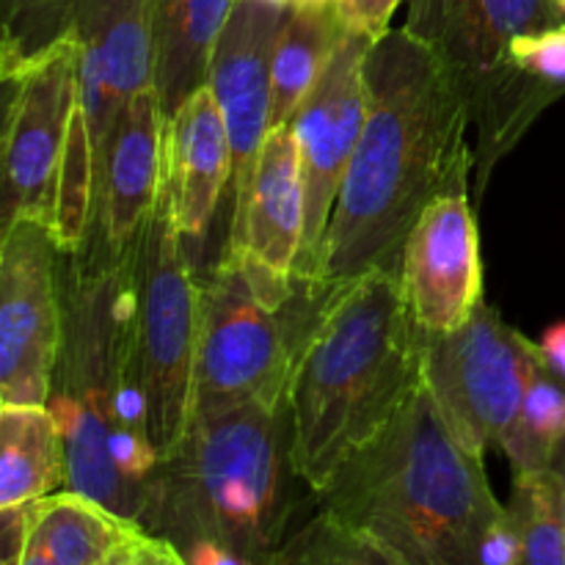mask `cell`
I'll return each mask as SVG.
<instances>
[{
    "label": "cell",
    "instance_id": "f546056e",
    "mask_svg": "<svg viewBox=\"0 0 565 565\" xmlns=\"http://www.w3.org/2000/svg\"><path fill=\"white\" fill-rule=\"evenodd\" d=\"M36 505L39 500L0 508V565H20L31 539Z\"/></svg>",
    "mask_w": 565,
    "mask_h": 565
},
{
    "label": "cell",
    "instance_id": "2e32d148",
    "mask_svg": "<svg viewBox=\"0 0 565 565\" xmlns=\"http://www.w3.org/2000/svg\"><path fill=\"white\" fill-rule=\"evenodd\" d=\"M303 246V177L290 125L270 127L230 226V252L274 285H296Z\"/></svg>",
    "mask_w": 565,
    "mask_h": 565
},
{
    "label": "cell",
    "instance_id": "8d00e7d4",
    "mask_svg": "<svg viewBox=\"0 0 565 565\" xmlns=\"http://www.w3.org/2000/svg\"><path fill=\"white\" fill-rule=\"evenodd\" d=\"M561 6H563V3H561Z\"/></svg>",
    "mask_w": 565,
    "mask_h": 565
},
{
    "label": "cell",
    "instance_id": "30bf717a",
    "mask_svg": "<svg viewBox=\"0 0 565 565\" xmlns=\"http://www.w3.org/2000/svg\"><path fill=\"white\" fill-rule=\"evenodd\" d=\"M6 83L0 143V230L36 218L53 230L55 193L81 105V47L66 36Z\"/></svg>",
    "mask_w": 565,
    "mask_h": 565
},
{
    "label": "cell",
    "instance_id": "d6a6232c",
    "mask_svg": "<svg viewBox=\"0 0 565 565\" xmlns=\"http://www.w3.org/2000/svg\"><path fill=\"white\" fill-rule=\"evenodd\" d=\"M552 472L557 475V483H561V511H563V530H565V447H563L561 456H557Z\"/></svg>",
    "mask_w": 565,
    "mask_h": 565
},
{
    "label": "cell",
    "instance_id": "484cf974",
    "mask_svg": "<svg viewBox=\"0 0 565 565\" xmlns=\"http://www.w3.org/2000/svg\"><path fill=\"white\" fill-rule=\"evenodd\" d=\"M270 565H395L384 552L326 511L287 535Z\"/></svg>",
    "mask_w": 565,
    "mask_h": 565
},
{
    "label": "cell",
    "instance_id": "cb8c5ba5",
    "mask_svg": "<svg viewBox=\"0 0 565 565\" xmlns=\"http://www.w3.org/2000/svg\"><path fill=\"white\" fill-rule=\"evenodd\" d=\"M508 505L519 522V550L511 565H565L557 475H513V494Z\"/></svg>",
    "mask_w": 565,
    "mask_h": 565
},
{
    "label": "cell",
    "instance_id": "d6986e66",
    "mask_svg": "<svg viewBox=\"0 0 565 565\" xmlns=\"http://www.w3.org/2000/svg\"><path fill=\"white\" fill-rule=\"evenodd\" d=\"M235 0H152L154 88L166 121L207 86L210 61Z\"/></svg>",
    "mask_w": 565,
    "mask_h": 565
},
{
    "label": "cell",
    "instance_id": "4dcf8cb0",
    "mask_svg": "<svg viewBox=\"0 0 565 565\" xmlns=\"http://www.w3.org/2000/svg\"><path fill=\"white\" fill-rule=\"evenodd\" d=\"M174 546L182 552L188 565H270V561H254V557L241 555L230 546L213 544V541H185V544Z\"/></svg>",
    "mask_w": 565,
    "mask_h": 565
},
{
    "label": "cell",
    "instance_id": "4fadbf2b",
    "mask_svg": "<svg viewBox=\"0 0 565 565\" xmlns=\"http://www.w3.org/2000/svg\"><path fill=\"white\" fill-rule=\"evenodd\" d=\"M406 307L425 334H447L483 303V259L469 193L441 196L408 232L397 265Z\"/></svg>",
    "mask_w": 565,
    "mask_h": 565
},
{
    "label": "cell",
    "instance_id": "8992f818",
    "mask_svg": "<svg viewBox=\"0 0 565 565\" xmlns=\"http://www.w3.org/2000/svg\"><path fill=\"white\" fill-rule=\"evenodd\" d=\"M318 301L301 281H265L232 254L199 276L193 417L248 403L285 406L296 348Z\"/></svg>",
    "mask_w": 565,
    "mask_h": 565
},
{
    "label": "cell",
    "instance_id": "3957f363",
    "mask_svg": "<svg viewBox=\"0 0 565 565\" xmlns=\"http://www.w3.org/2000/svg\"><path fill=\"white\" fill-rule=\"evenodd\" d=\"M64 334L47 406L66 441V491L136 522L158 456L149 447L132 373L136 243L110 252L103 237L61 257Z\"/></svg>",
    "mask_w": 565,
    "mask_h": 565
},
{
    "label": "cell",
    "instance_id": "d590c367",
    "mask_svg": "<svg viewBox=\"0 0 565 565\" xmlns=\"http://www.w3.org/2000/svg\"><path fill=\"white\" fill-rule=\"evenodd\" d=\"M561 3H563V9H565V0H561Z\"/></svg>",
    "mask_w": 565,
    "mask_h": 565
},
{
    "label": "cell",
    "instance_id": "5bb4252c",
    "mask_svg": "<svg viewBox=\"0 0 565 565\" xmlns=\"http://www.w3.org/2000/svg\"><path fill=\"white\" fill-rule=\"evenodd\" d=\"M70 33L81 47V105L92 132L99 193L121 110L132 94L154 86L152 0H75Z\"/></svg>",
    "mask_w": 565,
    "mask_h": 565
},
{
    "label": "cell",
    "instance_id": "5b68a950",
    "mask_svg": "<svg viewBox=\"0 0 565 565\" xmlns=\"http://www.w3.org/2000/svg\"><path fill=\"white\" fill-rule=\"evenodd\" d=\"M296 483L287 408L248 403L191 419L154 467L138 524L171 544L213 541L270 561L290 535Z\"/></svg>",
    "mask_w": 565,
    "mask_h": 565
},
{
    "label": "cell",
    "instance_id": "6da1fadb",
    "mask_svg": "<svg viewBox=\"0 0 565 565\" xmlns=\"http://www.w3.org/2000/svg\"><path fill=\"white\" fill-rule=\"evenodd\" d=\"M364 83L367 116L331 215L318 292L370 270L397 276L419 215L467 193L475 169L467 99L428 44L392 28L370 47Z\"/></svg>",
    "mask_w": 565,
    "mask_h": 565
},
{
    "label": "cell",
    "instance_id": "83f0119b",
    "mask_svg": "<svg viewBox=\"0 0 565 565\" xmlns=\"http://www.w3.org/2000/svg\"><path fill=\"white\" fill-rule=\"evenodd\" d=\"M103 565H188V561L171 541L136 524Z\"/></svg>",
    "mask_w": 565,
    "mask_h": 565
},
{
    "label": "cell",
    "instance_id": "e575fe53",
    "mask_svg": "<svg viewBox=\"0 0 565 565\" xmlns=\"http://www.w3.org/2000/svg\"><path fill=\"white\" fill-rule=\"evenodd\" d=\"M268 3H274V6H292V0H268Z\"/></svg>",
    "mask_w": 565,
    "mask_h": 565
},
{
    "label": "cell",
    "instance_id": "e0dca14e",
    "mask_svg": "<svg viewBox=\"0 0 565 565\" xmlns=\"http://www.w3.org/2000/svg\"><path fill=\"white\" fill-rule=\"evenodd\" d=\"M166 180V116L154 86L132 94L105 154L92 235L127 252L141 235Z\"/></svg>",
    "mask_w": 565,
    "mask_h": 565
},
{
    "label": "cell",
    "instance_id": "7a4b0ae2",
    "mask_svg": "<svg viewBox=\"0 0 565 565\" xmlns=\"http://www.w3.org/2000/svg\"><path fill=\"white\" fill-rule=\"evenodd\" d=\"M395 565H511L519 522L425 386L315 494Z\"/></svg>",
    "mask_w": 565,
    "mask_h": 565
},
{
    "label": "cell",
    "instance_id": "7c38bea8",
    "mask_svg": "<svg viewBox=\"0 0 565 565\" xmlns=\"http://www.w3.org/2000/svg\"><path fill=\"white\" fill-rule=\"evenodd\" d=\"M373 39L345 31L329 66L290 119L303 177V246L296 279L318 292L331 215L367 116V61ZM323 296V292H318Z\"/></svg>",
    "mask_w": 565,
    "mask_h": 565
},
{
    "label": "cell",
    "instance_id": "ac0fdd59",
    "mask_svg": "<svg viewBox=\"0 0 565 565\" xmlns=\"http://www.w3.org/2000/svg\"><path fill=\"white\" fill-rule=\"evenodd\" d=\"M230 180V132L213 88L202 86L166 121V182L185 243L204 241Z\"/></svg>",
    "mask_w": 565,
    "mask_h": 565
},
{
    "label": "cell",
    "instance_id": "9c48e42d",
    "mask_svg": "<svg viewBox=\"0 0 565 565\" xmlns=\"http://www.w3.org/2000/svg\"><path fill=\"white\" fill-rule=\"evenodd\" d=\"M539 364V342L486 301L461 329L423 331V386L452 434L480 456L502 447Z\"/></svg>",
    "mask_w": 565,
    "mask_h": 565
},
{
    "label": "cell",
    "instance_id": "603a6c76",
    "mask_svg": "<svg viewBox=\"0 0 565 565\" xmlns=\"http://www.w3.org/2000/svg\"><path fill=\"white\" fill-rule=\"evenodd\" d=\"M565 447V379L541 359L500 450L513 475L552 472Z\"/></svg>",
    "mask_w": 565,
    "mask_h": 565
},
{
    "label": "cell",
    "instance_id": "f1b7e54d",
    "mask_svg": "<svg viewBox=\"0 0 565 565\" xmlns=\"http://www.w3.org/2000/svg\"><path fill=\"white\" fill-rule=\"evenodd\" d=\"M401 3L406 0H337L334 9L345 31L379 42L392 31V17Z\"/></svg>",
    "mask_w": 565,
    "mask_h": 565
},
{
    "label": "cell",
    "instance_id": "8fae6325",
    "mask_svg": "<svg viewBox=\"0 0 565 565\" xmlns=\"http://www.w3.org/2000/svg\"><path fill=\"white\" fill-rule=\"evenodd\" d=\"M61 257L44 221L0 230V403L47 406L64 334Z\"/></svg>",
    "mask_w": 565,
    "mask_h": 565
},
{
    "label": "cell",
    "instance_id": "d4e9b609",
    "mask_svg": "<svg viewBox=\"0 0 565 565\" xmlns=\"http://www.w3.org/2000/svg\"><path fill=\"white\" fill-rule=\"evenodd\" d=\"M75 0H0V75H20L47 50L64 42Z\"/></svg>",
    "mask_w": 565,
    "mask_h": 565
},
{
    "label": "cell",
    "instance_id": "44dd1931",
    "mask_svg": "<svg viewBox=\"0 0 565 565\" xmlns=\"http://www.w3.org/2000/svg\"><path fill=\"white\" fill-rule=\"evenodd\" d=\"M132 527L136 522L64 489L39 500L20 565H103Z\"/></svg>",
    "mask_w": 565,
    "mask_h": 565
},
{
    "label": "cell",
    "instance_id": "52a82bcc",
    "mask_svg": "<svg viewBox=\"0 0 565 565\" xmlns=\"http://www.w3.org/2000/svg\"><path fill=\"white\" fill-rule=\"evenodd\" d=\"M563 22L561 0H408L403 28L428 44L467 99L480 191L533 127L519 97L513 42Z\"/></svg>",
    "mask_w": 565,
    "mask_h": 565
},
{
    "label": "cell",
    "instance_id": "ba28073f",
    "mask_svg": "<svg viewBox=\"0 0 565 565\" xmlns=\"http://www.w3.org/2000/svg\"><path fill=\"white\" fill-rule=\"evenodd\" d=\"M199 334V276L174 224L169 182L136 241L132 373L143 430L158 461L185 436L193 417Z\"/></svg>",
    "mask_w": 565,
    "mask_h": 565
},
{
    "label": "cell",
    "instance_id": "7402d4cb",
    "mask_svg": "<svg viewBox=\"0 0 565 565\" xmlns=\"http://www.w3.org/2000/svg\"><path fill=\"white\" fill-rule=\"evenodd\" d=\"M342 33L345 28L334 6L323 9L290 6L270 61V127L290 125L298 105L307 99L329 66Z\"/></svg>",
    "mask_w": 565,
    "mask_h": 565
},
{
    "label": "cell",
    "instance_id": "4316f807",
    "mask_svg": "<svg viewBox=\"0 0 565 565\" xmlns=\"http://www.w3.org/2000/svg\"><path fill=\"white\" fill-rule=\"evenodd\" d=\"M511 58L524 114L535 125L552 103L565 97V22L519 36Z\"/></svg>",
    "mask_w": 565,
    "mask_h": 565
},
{
    "label": "cell",
    "instance_id": "277c9868",
    "mask_svg": "<svg viewBox=\"0 0 565 565\" xmlns=\"http://www.w3.org/2000/svg\"><path fill=\"white\" fill-rule=\"evenodd\" d=\"M423 386V329L397 276L370 270L320 296L292 359L290 458L309 494L367 447Z\"/></svg>",
    "mask_w": 565,
    "mask_h": 565
},
{
    "label": "cell",
    "instance_id": "9a60e30c",
    "mask_svg": "<svg viewBox=\"0 0 565 565\" xmlns=\"http://www.w3.org/2000/svg\"><path fill=\"white\" fill-rule=\"evenodd\" d=\"M287 14L290 6L235 0L210 61L207 86L218 99L230 132L235 199L246 188L270 130V61Z\"/></svg>",
    "mask_w": 565,
    "mask_h": 565
},
{
    "label": "cell",
    "instance_id": "ffe728a7",
    "mask_svg": "<svg viewBox=\"0 0 565 565\" xmlns=\"http://www.w3.org/2000/svg\"><path fill=\"white\" fill-rule=\"evenodd\" d=\"M66 483V441L53 408L0 403V508L44 500Z\"/></svg>",
    "mask_w": 565,
    "mask_h": 565
},
{
    "label": "cell",
    "instance_id": "836d02e7",
    "mask_svg": "<svg viewBox=\"0 0 565 565\" xmlns=\"http://www.w3.org/2000/svg\"><path fill=\"white\" fill-rule=\"evenodd\" d=\"M337 0H292L296 9H323V6H334Z\"/></svg>",
    "mask_w": 565,
    "mask_h": 565
},
{
    "label": "cell",
    "instance_id": "1f68e13d",
    "mask_svg": "<svg viewBox=\"0 0 565 565\" xmlns=\"http://www.w3.org/2000/svg\"><path fill=\"white\" fill-rule=\"evenodd\" d=\"M539 348H541V359H544L546 367H550L552 373L561 375V379H565V320L550 326V329L544 331Z\"/></svg>",
    "mask_w": 565,
    "mask_h": 565
}]
</instances>
